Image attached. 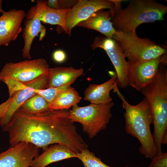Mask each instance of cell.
Wrapping results in <instances>:
<instances>
[{
  "instance_id": "6da1fadb",
  "label": "cell",
  "mask_w": 167,
  "mask_h": 167,
  "mask_svg": "<svg viewBox=\"0 0 167 167\" xmlns=\"http://www.w3.org/2000/svg\"><path fill=\"white\" fill-rule=\"evenodd\" d=\"M2 128L8 133L11 146L27 142L44 150L50 144L60 143L76 154L88 147L78 133L68 109H51L34 114L19 108Z\"/></svg>"
},
{
  "instance_id": "7a4b0ae2",
  "label": "cell",
  "mask_w": 167,
  "mask_h": 167,
  "mask_svg": "<svg viewBox=\"0 0 167 167\" xmlns=\"http://www.w3.org/2000/svg\"><path fill=\"white\" fill-rule=\"evenodd\" d=\"M113 89L122 101L125 110L123 116L126 132L138 139L141 143L140 152L147 158L152 159L157 155V152L150 130V126L153 124V120L149 102L144 97L138 104L131 105L120 92L116 82Z\"/></svg>"
},
{
  "instance_id": "3957f363",
  "label": "cell",
  "mask_w": 167,
  "mask_h": 167,
  "mask_svg": "<svg viewBox=\"0 0 167 167\" xmlns=\"http://www.w3.org/2000/svg\"><path fill=\"white\" fill-rule=\"evenodd\" d=\"M121 0L118 1L112 11L111 22L117 32H136L140 24L164 20L167 7L153 0L131 1L125 9H121Z\"/></svg>"
},
{
  "instance_id": "277c9868",
  "label": "cell",
  "mask_w": 167,
  "mask_h": 167,
  "mask_svg": "<svg viewBox=\"0 0 167 167\" xmlns=\"http://www.w3.org/2000/svg\"><path fill=\"white\" fill-rule=\"evenodd\" d=\"M167 63L161 62L153 81L140 91L149 102L153 117L154 129L161 131L167 128Z\"/></svg>"
},
{
  "instance_id": "5b68a950",
  "label": "cell",
  "mask_w": 167,
  "mask_h": 167,
  "mask_svg": "<svg viewBox=\"0 0 167 167\" xmlns=\"http://www.w3.org/2000/svg\"><path fill=\"white\" fill-rule=\"evenodd\" d=\"M114 105L113 102L104 104H91L83 107L76 105L69 110L70 117L73 122L80 123L83 132L92 139L106 128L112 117L111 109Z\"/></svg>"
},
{
  "instance_id": "8992f818",
  "label": "cell",
  "mask_w": 167,
  "mask_h": 167,
  "mask_svg": "<svg viewBox=\"0 0 167 167\" xmlns=\"http://www.w3.org/2000/svg\"><path fill=\"white\" fill-rule=\"evenodd\" d=\"M112 38L117 42L129 61L151 59L166 53V49L147 38L139 37L136 32L116 31Z\"/></svg>"
},
{
  "instance_id": "52a82bcc",
  "label": "cell",
  "mask_w": 167,
  "mask_h": 167,
  "mask_svg": "<svg viewBox=\"0 0 167 167\" xmlns=\"http://www.w3.org/2000/svg\"><path fill=\"white\" fill-rule=\"evenodd\" d=\"M49 68L44 58L7 63L0 72V81L11 78L23 83L28 82L46 75Z\"/></svg>"
},
{
  "instance_id": "ba28073f",
  "label": "cell",
  "mask_w": 167,
  "mask_h": 167,
  "mask_svg": "<svg viewBox=\"0 0 167 167\" xmlns=\"http://www.w3.org/2000/svg\"><path fill=\"white\" fill-rule=\"evenodd\" d=\"M166 54L146 61H128L127 77L129 86L140 91L151 83L157 75L161 62L167 60Z\"/></svg>"
},
{
  "instance_id": "9c48e42d",
  "label": "cell",
  "mask_w": 167,
  "mask_h": 167,
  "mask_svg": "<svg viewBox=\"0 0 167 167\" xmlns=\"http://www.w3.org/2000/svg\"><path fill=\"white\" fill-rule=\"evenodd\" d=\"M92 47L93 49L97 48H102L106 52L116 71L117 86L122 88L129 86L127 77V62L116 41L113 38L97 36Z\"/></svg>"
},
{
  "instance_id": "30bf717a",
  "label": "cell",
  "mask_w": 167,
  "mask_h": 167,
  "mask_svg": "<svg viewBox=\"0 0 167 167\" xmlns=\"http://www.w3.org/2000/svg\"><path fill=\"white\" fill-rule=\"evenodd\" d=\"M44 0H37L36 5L28 11L26 14V19L24 21L22 37L24 45L22 49L23 58L31 60L32 57L30 51L34 39L41 33L40 40L44 37L46 28L41 24L40 19L42 8Z\"/></svg>"
},
{
  "instance_id": "8fae6325",
  "label": "cell",
  "mask_w": 167,
  "mask_h": 167,
  "mask_svg": "<svg viewBox=\"0 0 167 167\" xmlns=\"http://www.w3.org/2000/svg\"><path fill=\"white\" fill-rule=\"evenodd\" d=\"M116 6L114 0H79L67 12L65 17L66 25L68 34L80 22L84 20L96 11L104 9L113 10Z\"/></svg>"
},
{
  "instance_id": "7c38bea8",
  "label": "cell",
  "mask_w": 167,
  "mask_h": 167,
  "mask_svg": "<svg viewBox=\"0 0 167 167\" xmlns=\"http://www.w3.org/2000/svg\"><path fill=\"white\" fill-rule=\"evenodd\" d=\"M39 148L28 142H22L0 153V167H29L38 155Z\"/></svg>"
},
{
  "instance_id": "4fadbf2b",
  "label": "cell",
  "mask_w": 167,
  "mask_h": 167,
  "mask_svg": "<svg viewBox=\"0 0 167 167\" xmlns=\"http://www.w3.org/2000/svg\"><path fill=\"white\" fill-rule=\"evenodd\" d=\"M0 16V46H8L22 31V24L26 14L21 9L3 11Z\"/></svg>"
},
{
  "instance_id": "5bb4252c",
  "label": "cell",
  "mask_w": 167,
  "mask_h": 167,
  "mask_svg": "<svg viewBox=\"0 0 167 167\" xmlns=\"http://www.w3.org/2000/svg\"><path fill=\"white\" fill-rule=\"evenodd\" d=\"M47 78L46 75L29 82L28 86L15 92L14 99L11 103L4 116L0 120V125L2 127L10 122L15 113L22 105L29 98L36 94L35 89L46 88Z\"/></svg>"
},
{
  "instance_id": "9a60e30c",
  "label": "cell",
  "mask_w": 167,
  "mask_h": 167,
  "mask_svg": "<svg viewBox=\"0 0 167 167\" xmlns=\"http://www.w3.org/2000/svg\"><path fill=\"white\" fill-rule=\"evenodd\" d=\"M40 155L30 162V167H45L53 163L71 158H77V154L66 145L57 143L48 147Z\"/></svg>"
},
{
  "instance_id": "2e32d148",
  "label": "cell",
  "mask_w": 167,
  "mask_h": 167,
  "mask_svg": "<svg viewBox=\"0 0 167 167\" xmlns=\"http://www.w3.org/2000/svg\"><path fill=\"white\" fill-rule=\"evenodd\" d=\"M113 10L105 11L99 10L92 14L87 19L79 23L76 26L96 30L111 39L116 31L111 22Z\"/></svg>"
},
{
  "instance_id": "e0dca14e",
  "label": "cell",
  "mask_w": 167,
  "mask_h": 167,
  "mask_svg": "<svg viewBox=\"0 0 167 167\" xmlns=\"http://www.w3.org/2000/svg\"><path fill=\"white\" fill-rule=\"evenodd\" d=\"M84 73L82 68L76 69L71 66L49 68L46 74V88L71 85Z\"/></svg>"
},
{
  "instance_id": "ac0fdd59",
  "label": "cell",
  "mask_w": 167,
  "mask_h": 167,
  "mask_svg": "<svg viewBox=\"0 0 167 167\" xmlns=\"http://www.w3.org/2000/svg\"><path fill=\"white\" fill-rule=\"evenodd\" d=\"M117 76L115 75L102 84H90L84 92V100L95 104H104L112 102L110 92L113 88Z\"/></svg>"
},
{
  "instance_id": "d6986e66",
  "label": "cell",
  "mask_w": 167,
  "mask_h": 167,
  "mask_svg": "<svg viewBox=\"0 0 167 167\" xmlns=\"http://www.w3.org/2000/svg\"><path fill=\"white\" fill-rule=\"evenodd\" d=\"M47 1H45L43 6L40 19L44 23L58 25L62 27L66 33L68 34L65 23V17L67 12L71 8L54 9L46 6Z\"/></svg>"
},
{
  "instance_id": "ffe728a7",
  "label": "cell",
  "mask_w": 167,
  "mask_h": 167,
  "mask_svg": "<svg viewBox=\"0 0 167 167\" xmlns=\"http://www.w3.org/2000/svg\"><path fill=\"white\" fill-rule=\"evenodd\" d=\"M81 99L74 88L70 87L59 95L49 104V107L52 110L68 109L77 105Z\"/></svg>"
},
{
  "instance_id": "44dd1931",
  "label": "cell",
  "mask_w": 167,
  "mask_h": 167,
  "mask_svg": "<svg viewBox=\"0 0 167 167\" xmlns=\"http://www.w3.org/2000/svg\"><path fill=\"white\" fill-rule=\"evenodd\" d=\"M20 108L26 112L34 114L42 113L51 110L48 102L37 93L27 100Z\"/></svg>"
},
{
  "instance_id": "7402d4cb",
  "label": "cell",
  "mask_w": 167,
  "mask_h": 167,
  "mask_svg": "<svg viewBox=\"0 0 167 167\" xmlns=\"http://www.w3.org/2000/svg\"><path fill=\"white\" fill-rule=\"evenodd\" d=\"M77 158L82 162L84 167H111L103 163L101 159L96 156L95 154L88 148L77 154Z\"/></svg>"
},
{
  "instance_id": "603a6c76",
  "label": "cell",
  "mask_w": 167,
  "mask_h": 167,
  "mask_svg": "<svg viewBox=\"0 0 167 167\" xmlns=\"http://www.w3.org/2000/svg\"><path fill=\"white\" fill-rule=\"evenodd\" d=\"M71 87V85L43 89H35V92L44 97L50 104L59 95Z\"/></svg>"
},
{
  "instance_id": "cb8c5ba5",
  "label": "cell",
  "mask_w": 167,
  "mask_h": 167,
  "mask_svg": "<svg viewBox=\"0 0 167 167\" xmlns=\"http://www.w3.org/2000/svg\"><path fill=\"white\" fill-rule=\"evenodd\" d=\"M2 81L4 82L7 86L9 97L12 96L17 92L28 87L29 84V82L23 83L11 78L4 79Z\"/></svg>"
},
{
  "instance_id": "d4e9b609",
  "label": "cell",
  "mask_w": 167,
  "mask_h": 167,
  "mask_svg": "<svg viewBox=\"0 0 167 167\" xmlns=\"http://www.w3.org/2000/svg\"><path fill=\"white\" fill-rule=\"evenodd\" d=\"M151 160V162L147 167H167V152H162Z\"/></svg>"
},
{
  "instance_id": "484cf974",
  "label": "cell",
  "mask_w": 167,
  "mask_h": 167,
  "mask_svg": "<svg viewBox=\"0 0 167 167\" xmlns=\"http://www.w3.org/2000/svg\"><path fill=\"white\" fill-rule=\"evenodd\" d=\"M15 95V93L11 96L9 97L4 102L0 104V120L5 115L9 107L14 99Z\"/></svg>"
},
{
  "instance_id": "4316f807",
  "label": "cell",
  "mask_w": 167,
  "mask_h": 167,
  "mask_svg": "<svg viewBox=\"0 0 167 167\" xmlns=\"http://www.w3.org/2000/svg\"><path fill=\"white\" fill-rule=\"evenodd\" d=\"M78 0H59L58 2L59 9L72 8Z\"/></svg>"
},
{
  "instance_id": "83f0119b",
  "label": "cell",
  "mask_w": 167,
  "mask_h": 167,
  "mask_svg": "<svg viewBox=\"0 0 167 167\" xmlns=\"http://www.w3.org/2000/svg\"><path fill=\"white\" fill-rule=\"evenodd\" d=\"M53 58L54 60L56 62H62L66 59V55L63 51L58 50L55 51L54 53Z\"/></svg>"
},
{
  "instance_id": "f1b7e54d",
  "label": "cell",
  "mask_w": 167,
  "mask_h": 167,
  "mask_svg": "<svg viewBox=\"0 0 167 167\" xmlns=\"http://www.w3.org/2000/svg\"><path fill=\"white\" fill-rule=\"evenodd\" d=\"M46 6L53 9H59L58 0H48L47 1Z\"/></svg>"
},
{
  "instance_id": "f546056e",
  "label": "cell",
  "mask_w": 167,
  "mask_h": 167,
  "mask_svg": "<svg viewBox=\"0 0 167 167\" xmlns=\"http://www.w3.org/2000/svg\"><path fill=\"white\" fill-rule=\"evenodd\" d=\"M161 144H167V131L164 134L161 139Z\"/></svg>"
},
{
  "instance_id": "4dcf8cb0",
  "label": "cell",
  "mask_w": 167,
  "mask_h": 167,
  "mask_svg": "<svg viewBox=\"0 0 167 167\" xmlns=\"http://www.w3.org/2000/svg\"><path fill=\"white\" fill-rule=\"evenodd\" d=\"M2 0H0V13H2L3 11L2 9Z\"/></svg>"
},
{
  "instance_id": "1f68e13d",
  "label": "cell",
  "mask_w": 167,
  "mask_h": 167,
  "mask_svg": "<svg viewBox=\"0 0 167 167\" xmlns=\"http://www.w3.org/2000/svg\"><path fill=\"white\" fill-rule=\"evenodd\" d=\"M135 167H140L138 166H135Z\"/></svg>"
}]
</instances>
